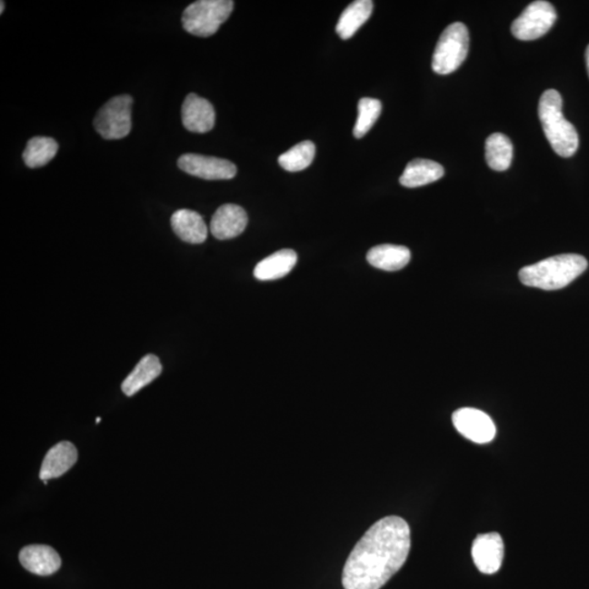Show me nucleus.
Here are the masks:
<instances>
[{"label": "nucleus", "instance_id": "4be33fe9", "mask_svg": "<svg viewBox=\"0 0 589 589\" xmlns=\"http://www.w3.org/2000/svg\"><path fill=\"white\" fill-rule=\"evenodd\" d=\"M58 144L47 136H35L27 142L24 152V160L27 167L38 168L45 166L56 156Z\"/></svg>", "mask_w": 589, "mask_h": 589}, {"label": "nucleus", "instance_id": "5701e85b", "mask_svg": "<svg viewBox=\"0 0 589 589\" xmlns=\"http://www.w3.org/2000/svg\"><path fill=\"white\" fill-rule=\"evenodd\" d=\"M315 155V145L311 141L300 142L278 157V163L287 172H300L309 167Z\"/></svg>", "mask_w": 589, "mask_h": 589}, {"label": "nucleus", "instance_id": "2eb2a0df", "mask_svg": "<svg viewBox=\"0 0 589 589\" xmlns=\"http://www.w3.org/2000/svg\"><path fill=\"white\" fill-rule=\"evenodd\" d=\"M175 234L189 244H202L207 237V226L199 213L183 209L174 213L171 218Z\"/></svg>", "mask_w": 589, "mask_h": 589}, {"label": "nucleus", "instance_id": "f3484780", "mask_svg": "<svg viewBox=\"0 0 589 589\" xmlns=\"http://www.w3.org/2000/svg\"><path fill=\"white\" fill-rule=\"evenodd\" d=\"M444 175V168L439 163L416 158L407 164L400 183L404 187L417 188L436 182Z\"/></svg>", "mask_w": 589, "mask_h": 589}, {"label": "nucleus", "instance_id": "1a4fd4ad", "mask_svg": "<svg viewBox=\"0 0 589 589\" xmlns=\"http://www.w3.org/2000/svg\"><path fill=\"white\" fill-rule=\"evenodd\" d=\"M178 167L185 173L206 180L232 179L237 174V167L231 161L193 153L180 156Z\"/></svg>", "mask_w": 589, "mask_h": 589}, {"label": "nucleus", "instance_id": "a211bd4d", "mask_svg": "<svg viewBox=\"0 0 589 589\" xmlns=\"http://www.w3.org/2000/svg\"><path fill=\"white\" fill-rule=\"evenodd\" d=\"M162 364L155 354H146L142 358L122 384V390L127 396H133L135 393L144 389L145 386L155 381L162 374Z\"/></svg>", "mask_w": 589, "mask_h": 589}, {"label": "nucleus", "instance_id": "f03ea898", "mask_svg": "<svg viewBox=\"0 0 589 589\" xmlns=\"http://www.w3.org/2000/svg\"><path fill=\"white\" fill-rule=\"evenodd\" d=\"M588 262L575 254L559 255L523 267L520 280L524 285L556 291L564 288L585 272Z\"/></svg>", "mask_w": 589, "mask_h": 589}, {"label": "nucleus", "instance_id": "f8f14e48", "mask_svg": "<svg viewBox=\"0 0 589 589\" xmlns=\"http://www.w3.org/2000/svg\"><path fill=\"white\" fill-rule=\"evenodd\" d=\"M247 224L248 215L242 206L224 205L213 215L210 229L213 236L226 240L242 235Z\"/></svg>", "mask_w": 589, "mask_h": 589}, {"label": "nucleus", "instance_id": "ddd939ff", "mask_svg": "<svg viewBox=\"0 0 589 589\" xmlns=\"http://www.w3.org/2000/svg\"><path fill=\"white\" fill-rule=\"evenodd\" d=\"M19 560L25 570L41 576L52 575L62 566L56 550L45 544L27 545L20 551Z\"/></svg>", "mask_w": 589, "mask_h": 589}, {"label": "nucleus", "instance_id": "dca6fc26", "mask_svg": "<svg viewBox=\"0 0 589 589\" xmlns=\"http://www.w3.org/2000/svg\"><path fill=\"white\" fill-rule=\"evenodd\" d=\"M297 264V255L294 250L276 251L256 265L254 275L259 281H275L286 276Z\"/></svg>", "mask_w": 589, "mask_h": 589}, {"label": "nucleus", "instance_id": "aec40b11", "mask_svg": "<svg viewBox=\"0 0 589 589\" xmlns=\"http://www.w3.org/2000/svg\"><path fill=\"white\" fill-rule=\"evenodd\" d=\"M374 3L371 0H356L343 11L337 21L336 33L342 40H348L371 16Z\"/></svg>", "mask_w": 589, "mask_h": 589}, {"label": "nucleus", "instance_id": "a878e982", "mask_svg": "<svg viewBox=\"0 0 589 589\" xmlns=\"http://www.w3.org/2000/svg\"><path fill=\"white\" fill-rule=\"evenodd\" d=\"M0 5H0V8H2V9H0V14H3V13H4V9H5V3L2 2V3H0Z\"/></svg>", "mask_w": 589, "mask_h": 589}, {"label": "nucleus", "instance_id": "0eeeda50", "mask_svg": "<svg viewBox=\"0 0 589 589\" xmlns=\"http://www.w3.org/2000/svg\"><path fill=\"white\" fill-rule=\"evenodd\" d=\"M556 20L554 5L538 0L527 5L520 16L513 21L511 31L518 40L534 41L548 33Z\"/></svg>", "mask_w": 589, "mask_h": 589}, {"label": "nucleus", "instance_id": "412c9836", "mask_svg": "<svg viewBox=\"0 0 589 589\" xmlns=\"http://www.w3.org/2000/svg\"><path fill=\"white\" fill-rule=\"evenodd\" d=\"M513 145L506 135L494 134L485 141V160L494 171L504 172L511 166Z\"/></svg>", "mask_w": 589, "mask_h": 589}, {"label": "nucleus", "instance_id": "9b49d317", "mask_svg": "<svg viewBox=\"0 0 589 589\" xmlns=\"http://www.w3.org/2000/svg\"><path fill=\"white\" fill-rule=\"evenodd\" d=\"M182 119L185 128L191 133H209L215 125V107L205 98L190 93L183 104Z\"/></svg>", "mask_w": 589, "mask_h": 589}, {"label": "nucleus", "instance_id": "7ed1b4c3", "mask_svg": "<svg viewBox=\"0 0 589 589\" xmlns=\"http://www.w3.org/2000/svg\"><path fill=\"white\" fill-rule=\"evenodd\" d=\"M562 97L555 90H547L540 97L538 114L545 136L556 155L571 157L578 149L577 131L562 113Z\"/></svg>", "mask_w": 589, "mask_h": 589}, {"label": "nucleus", "instance_id": "423d86ee", "mask_svg": "<svg viewBox=\"0 0 589 589\" xmlns=\"http://www.w3.org/2000/svg\"><path fill=\"white\" fill-rule=\"evenodd\" d=\"M133 97L130 95L115 96L96 114L95 127L106 140L123 139L130 134Z\"/></svg>", "mask_w": 589, "mask_h": 589}, {"label": "nucleus", "instance_id": "9d476101", "mask_svg": "<svg viewBox=\"0 0 589 589\" xmlns=\"http://www.w3.org/2000/svg\"><path fill=\"white\" fill-rule=\"evenodd\" d=\"M477 569L484 574H494L500 570L504 556V544L498 533L479 534L472 549Z\"/></svg>", "mask_w": 589, "mask_h": 589}, {"label": "nucleus", "instance_id": "f257e3e1", "mask_svg": "<svg viewBox=\"0 0 589 589\" xmlns=\"http://www.w3.org/2000/svg\"><path fill=\"white\" fill-rule=\"evenodd\" d=\"M411 550V528L400 516L374 524L344 566V589H380L402 569Z\"/></svg>", "mask_w": 589, "mask_h": 589}, {"label": "nucleus", "instance_id": "20e7f679", "mask_svg": "<svg viewBox=\"0 0 589 589\" xmlns=\"http://www.w3.org/2000/svg\"><path fill=\"white\" fill-rule=\"evenodd\" d=\"M234 2L231 0H199L185 9L184 29L200 37L215 35L220 26L231 15Z\"/></svg>", "mask_w": 589, "mask_h": 589}, {"label": "nucleus", "instance_id": "6e6552de", "mask_svg": "<svg viewBox=\"0 0 589 589\" xmlns=\"http://www.w3.org/2000/svg\"><path fill=\"white\" fill-rule=\"evenodd\" d=\"M453 424L463 436L474 444H489L495 436V424L487 414L476 408H460L453 414Z\"/></svg>", "mask_w": 589, "mask_h": 589}, {"label": "nucleus", "instance_id": "6ab92c4d", "mask_svg": "<svg viewBox=\"0 0 589 589\" xmlns=\"http://www.w3.org/2000/svg\"><path fill=\"white\" fill-rule=\"evenodd\" d=\"M367 260L376 269L398 271L411 261V251L404 245H380L369 250Z\"/></svg>", "mask_w": 589, "mask_h": 589}, {"label": "nucleus", "instance_id": "4468645a", "mask_svg": "<svg viewBox=\"0 0 589 589\" xmlns=\"http://www.w3.org/2000/svg\"><path fill=\"white\" fill-rule=\"evenodd\" d=\"M78 460L75 446L68 441L59 442L46 453L42 463L40 478L48 480L63 476Z\"/></svg>", "mask_w": 589, "mask_h": 589}, {"label": "nucleus", "instance_id": "b1692460", "mask_svg": "<svg viewBox=\"0 0 589 589\" xmlns=\"http://www.w3.org/2000/svg\"><path fill=\"white\" fill-rule=\"evenodd\" d=\"M382 112V104L375 98L364 97L358 103V118L354 127V138L360 139L368 134L378 120Z\"/></svg>", "mask_w": 589, "mask_h": 589}, {"label": "nucleus", "instance_id": "bb28decb", "mask_svg": "<svg viewBox=\"0 0 589 589\" xmlns=\"http://www.w3.org/2000/svg\"><path fill=\"white\" fill-rule=\"evenodd\" d=\"M101 420H102V419H101L100 417H97V419H96V423H100Z\"/></svg>", "mask_w": 589, "mask_h": 589}, {"label": "nucleus", "instance_id": "393cba45", "mask_svg": "<svg viewBox=\"0 0 589 589\" xmlns=\"http://www.w3.org/2000/svg\"><path fill=\"white\" fill-rule=\"evenodd\" d=\"M585 59H586L587 73H588V76H589V45L586 48Z\"/></svg>", "mask_w": 589, "mask_h": 589}, {"label": "nucleus", "instance_id": "39448f33", "mask_svg": "<svg viewBox=\"0 0 589 589\" xmlns=\"http://www.w3.org/2000/svg\"><path fill=\"white\" fill-rule=\"evenodd\" d=\"M469 35L465 25L455 22L442 32L436 44L433 70L439 75H449L455 71L467 57Z\"/></svg>", "mask_w": 589, "mask_h": 589}]
</instances>
